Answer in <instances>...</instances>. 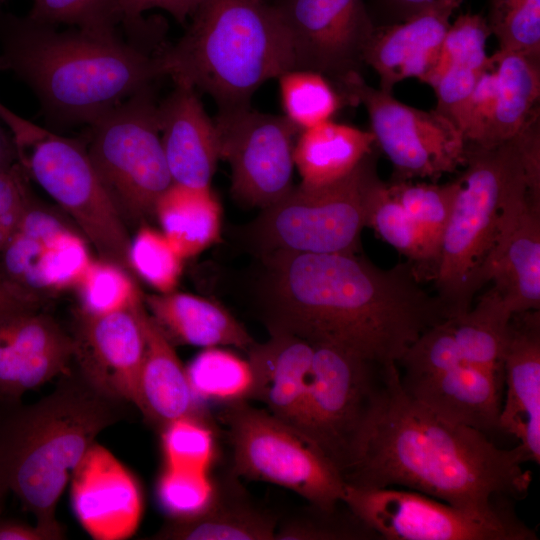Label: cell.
<instances>
[{
    "label": "cell",
    "mask_w": 540,
    "mask_h": 540,
    "mask_svg": "<svg viewBox=\"0 0 540 540\" xmlns=\"http://www.w3.org/2000/svg\"><path fill=\"white\" fill-rule=\"evenodd\" d=\"M513 313L492 286L467 311L450 318L465 363L503 377L502 351Z\"/></svg>",
    "instance_id": "cell-32"
},
{
    "label": "cell",
    "mask_w": 540,
    "mask_h": 540,
    "mask_svg": "<svg viewBox=\"0 0 540 540\" xmlns=\"http://www.w3.org/2000/svg\"><path fill=\"white\" fill-rule=\"evenodd\" d=\"M116 401L81 376L20 409L0 429L3 486L58 539L57 502L97 435L116 421Z\"/></svg>",
    "instance_id": "cell-5"
},
{
    "label": "cell",
    "mask_w": 540,
    "mask_h": 540,
    "mask_svg": "<svg viewBox=\"0 0 540 540\" xmlns=\"http://www.w3.org/2000/svg\"><path fill=\"white\" fill-rule=\"evenodd\" d=\"M0 1H3V0H0Z\"/></svg>",
    "instance_id": "cell-54"
},
{
    "label": "cell",
    "mask_w": 540,
    "mask_h": 540,
    "mask_svg": "<svg viewBox=\"0 0 540 540\" xmlns=\"http://www.w3.org/2000/svg\"><path fill=\"white\" fill-rule=\"evenodd\" d=\"M192 86L175 83L158 103L161 142L173 183L210 188L220 159L218 136Z\"/></svg>",
    "instance_id": "cell-22"
},
{
    "label": "cell",
    "mask_w": 540,
    "mask_h": 540,
    "mask_svg": "<svg viewBox=\"0 0 540 540\" xmlns=\"http://www.w3.org/2000/svg\"><path fill=\"white\" fill-rule=\"evenodd\" d=\"M15 163L17 155L12 136L0 125V168L10 167Z\"/></svg>",
    "instance_id": "cell-50"
},
{
    "label": "cell",
    "mask_w": 540,
    "mask_h": 540,
    "mask_svg": "<svg viewBox=\"0 0 540 540\" xmlns=\"http://www.w3.org/2000/svg\"><path fill=\"white\" fill-rule=\"evenodd\" d=\"M271 4L286 33L294 69L325 75L346 98L347 88L364 79V53L375 29L366 0H273Z\"/></svg>",
    "instance_id": "cell-14"
},
{
    "label": "cell",
    "mask_w": 540,
    "mask_h": 540,
    "mask_svg": "<svg viewBox=\"0 0 540 540\" xmlns=\"http://www.w3.org/2000/svg\"><path fill=\"white\" fill-rule=\"evenodd\" d=\"M17 163L77 224L103 260L131 270L124 219L100 179L88 151L75 139L53 133L0 102Z\"/></svg>",
    "instance_id": "cell-7"
},
{
    "label": "cell",
    "mask_w": 540,
    "mask_h": 540,
    "mask_svg": "<svg viewBox=\"0 0 540 540\" xmlns=\"http://www.w3.org/2000/svg\"><path fill=\"white\" fill-rule=\"evenodd\" d=\"M92 261L85 240L32 200L0 248V284L34 306L43 293L76 287Z\"/></svg>",
    "instance_id": "cell-16"
},
{
    "label": "cell",
    "mask_w": 540,
    "mask_h": 540,
    "mask_svg": "<svg viewBox=\"0 0 540 540\" xmlns=\"http://www.w3.org/2000/svg\"><path fill=\"white\" fill-rule=\"evenodd\" d=\"M400 378L410 396L442 418L485 434L499 430L502 376L463 363L433 376Z\"/></svg>",
    "instance_id": "cell-23"
},
{
    "label": "cell",
    "mask_w": 540,
    "mask_h": 540,
    "mask_svg": "<svg viewBox=\"0 0 540 540\" xmlns=\"http://www.w3.org/2000/svg\"><path fill=\"white\" fill-rule=\"evenodd\" d=\"M366 227L405 256L420 280L433 278L438 260L435 250L381 179L375 183L369 195Z\"/></svg>",
    "instance_id": "cell-33"
},
{
    "label": "cell",
    "mask_w": 540,
    "mask_h": 540,
    "mask_svg": "<svg viewBox=\"0 0 540 540\" xmlns=\"http://www.w3.org/2000/svg\"><path fill=\"white\" fill-rule=\"evenodd\" d=\"M141 319L146 350L139 375L136 406L160 429L181 418L214 425L202 402L193 393L186 369L172 342L144 306L141 308Z\"/></svg>",
    "instance_id": "cell-25"
},
{
    "label": "cell",
    "mask_w": 540,
    "mask_h": 540,
    "mask_svg": "<svg viewBox=\"0 0 540 540\" xmlns=\"http://www.w3.org/2000/svg\"><path fill=\"white\" fill-rule=\"evenodd\" d=\"M380 179L375 152L342 179L300 183L240 229L257 256L276 251L358 253L370 192Z\"/></svg>",
    "instance_id": "cell-8"
},
{
    "label": "cell",
    "mask_w": 540,
    "mask_h": 540,
    "mask_svg": "<svg viewBox=\"0 0 540 540\" xmlns=\"http://www.w3.org/2000/svg\"><path fill=\"white\" fill-rule=\"evenodd\" d=\"M349 106L363 105L375 145L393 167L391 181L429 178L463 167L466 141L462 132L434 109L424 111L397 100L364 79L346 91Z\"/></svg>",
    "instance_id": "cell-12"
},
{
    "label": "cell",
    "mask_w": 540,
    "mask_h": 540,
    "mask_svg": "<svg viewBox=\"0 0 540 540\" xmlns=\"http://www.w3.org/2000/svg\"><path fill=\"white\" fill-rule=\"evenodd\" d=\"M262 263L259 296L269 332L342 347L372 363H398L449 314L407 261L381 268L357 253L276 251Z\"/></svg>",
    "instance_id": "cell-1"
},
{
    "label": "cell",
    "mask_w": 540,
    "mask_h": 540,
    "mask_svg": "<svg viewBox=\"0 0 540 540\" xmlns=\"http://www.w3.org/2000/svg\"><path fill=\"white\" fill-rule=\"evenodd\" d=\"M488 281L513 314L540 310V204L530 202L500 236L477 276V290Z\"/></svg>",
    "instance_id": "cell-26"
},
{
    "label": "cell",
    "mask_w": 540,
    "mask_h": 540,
    "mask_svg": "<svg viewBox=\"0 0 540 540\" xmlns=\"http://www.w3.org/2000/svg\"><path fill=\"white\" fill-rule=\"evenodd\" d=\"M215 490L208 472L166 467L157 485L159 501L173 519L201 513L212 501Z\"/></svg>",
    "instance_id": "cell-44"
},
{
    "label": "cell",
    "mask_w": 540,
    "mask_h": 540,
    "mask_svg": "<svg viewBox=\"0 0 540 540\" xmlns=\"http://www.w3.org/2000/svg\"><path fill=\"white\" fill-rule=\"evenodd\" d=\"M506 396L499 430L519 440L529 462L540 463V310L512 315L502 351Z\"/></svg>",
    "instance_id": "cell-20"
},
{
    "label": "cell",
    "mask_w": 540,
    "mask_h": 540,
    "mask_svg": "<svg viewBox=\"0 0 540 540\" xmlns=\"http://www.w3.org/2000/svg\"><path fill=\"white\" fill-rule=\"evenodd\" d=\"M213 120L220 159L231 167L236 200L264 209L291 190L293 150L300 132L284 115L248 107L218 111Z\"/></svg>",
    "instance_id": "cell-15"
},
{
    "label": "cell",
    "mask_w": 540,
    "mask_h": 540,
    "mask_svg": "<svg viewBox=\"0 0 540 540\" xmlns=\"http://www.w3.org/2000/svg\"><path fill=\"white\" fill-rule=\"evenodd\" d=\"M120 24L138 43L149 40L157 31L158 17L144 18L147 10L159 8L168 12L174 19L186 24L192 17L201 0H114Z\"/></svg>",
    "instance_id": "cell-46"
},
{
    "label": "cell",
    "mask_w": 540,
    "mask_h": 540,
    "mask_svg": "<svg viewBox=\"0 0 540 540\" xmlns=\"http://www.w3.org/2000/svg\"><path fill=\"white\" fill-rule=\"evenodd\" d=\"M0 69H5V65L1 56H0Z\"/></svg>",
    "instance_id": "cell-53"
},
{
    "label": "cell",
    "mask_w": 540,
    "mask_h": 540,
    "mask_svg": "<svg viewBox=\"0 0 540 540\" xmlns=\"http://www.w3.org/2000/svg\"><path fill=\"white\" fill-rule=\"evenodd\" d=\"M151 88L129 97L90 124L89 157L124 219L142 222L172 185Z\"/></svg>",
    "instance_id": "cell-9"
},
{
    "label": "cell",
    "mask_w": 540,
    "mask_h": 540,
    "mask_svg": "<svg viewBox=\"0 0 540 540\" xmlns=\"http://www.w3.org/2000/svg\"><path fill=\"white\" fill-rule=\"evenodd\" d=\"M27 176L18 163L0 168V248L32 202Z\"/></svg>",
    "instance_id": "cell-47"
},
{
    "label": "cell",
    "mask_w": 540,
    "mask_h": 540,
    "mask_svg": "<svg viewBox=\"0 0 540 540\" xmlns=\"http://www.w3.org/2000/svg\"><path fill=\"white\" fill-rule=\"evenodd\" d=\"M28 305L19 300H17L13 295H11L1 284H0V307L11 306V305ZM31 306V305H29Z\"/></svg>",
    "instance_id": "cell-51"
},
{
    "label": "cell",
    "mask_w": 540,
    "mask_h": 540,
    "mask_svg": "<svg viewBox=\"0 0 540 540\" xmlns=\"http://www.w3.org/2000/svg\"><path fill=\"white\" fill-rule=\"evenodd\" d=\"M374 148L370 131L329 120L298 134L294 166L302 184L323 186L348 175Z\"/></svg>",
    "instance_id": "cell-28"
},
{
    "label": "cell",
    "mask_w": 540,
    "mask_h": 540,
    "mask_svg": "<svg viewBox=\"0 0 540 540\" xmlns=\"http://www.w3.org/2000/svg\"><path fill=\"white\" fill-rule=\"evenodd\" d=\"M223 418L235 475L282 486L322 510L342 504L341 472L301 431L248 401L227 404Z\"/></svg>",
    "instance_id": "cell-10"
},
{
    "label": "cell",
    "mask_w": 540,
    "mask_h": 540,
    "mask_svg": "<svg viewBox=\"0 0 540 540\" xmlns=\"http://www.w3.org/2000/svg\"><path fill=\"white\" fill-rule=\"evenodd\" d=\"M83 313L106 315L131 308L141 297L128 271L112 262L92 261L76 286Z\"/></svg>",
    "instance_id": "cell-37"
},
{
    "label": "cell",
    "mask_w": 540,
    "mask_h": 540,
    "mask_svg": "<svg viewBox=\"0 0 540 540\" xmlns=\"http://www.w3.org/2000/svg\"><path fill=\"white\" fill-rule=\"evenodd\" d=\"M509 500L488 512H476L408 489L346 484L342 503L382 539L536 540Z\"/></svg>",
    "instance_id": "cell-11"
},
{
    "label": "cell",
    "mask_w": 540,
    "mask_h": 540,
    "mask_svg": "<svg viewBox=\"0 0 540 540\" xmlns=\"http://www.w3.org/2000/svg\"><path fill=\"white\" fill-rule=\"evenodd\" d=\"M461 2L445 0L403 22L375 27L364 62L379 76V89L392 93L399 82L409 78L426 83L450 18Z\"/></svg>",
    "instance_id": "cell-21"
},
{
    "label": "cell",
    "mask_w": 540,
    "mask_h": 540,
    "mask_svg": "<svg viewBox=\"0 0 540 540\" xmlns=\"http://www.w3.org/2000/svg\"><path fill=\"white\" fill-rule=\"evenodd\" d=\"M387 187L391 196L426 235L439 257L441 242L458 190L457 179L444 184L413 180L390 181Z\"/></svg>",
    "instance_id": "cell-36"
},
{
    "label": "cell",
    "mask_w": 540,
    "mask_h": 540,
    "mask_svg": "<svg viewBox=\"0 0 540 540\" xmlns=\"http://www.w3.org/2000/svg\"><path fill=\"white\" fill-rule=\"evenodd\" d=\"M74 350V339L34 306L0 307V396L19 398L66 374Z\"/></svg>",
    "instance_id": "cell-18"
},
{
    "label": "cell",
    "mask_w": 540,
    "mask_h": 540,
    "mask_svg": "<svg viewBox=\"0 0 540 540\" xmlns=\"http://www.w3.org/2000/svg\"><path fill=\"white\" fill-rule=\"evenodd\" d=\"M490 57L495 74V102L484 147L518 134L539 112L540 57L497 50Z\"/></svg>",
    "instance_id": "cell-30"
},
{
    "label": "cell",
    "mask_w": 540,
    "mask_h": 540,
    "mask_svg": "<svg viewBox=\"0 0 540 540\" xmlns=\"http://www.w3.org/2000/svg\"><path fill=\"white\" fill-rule=\"evenodd\" d=\"M270 335L265 343L255 342L247 350L254 376L251 400L262 402L270 414L300 431L313 346L286 332Z\"/></svg>",
    "instance_id": "cell-24"
},
{
    "label": "cell",
    "mask_w": 540,
    "mask_h": 540,
    "mask_svg": "<svg viewBox=\"0 0 540 540\" xmlns=\"http://www.w3.org/2000/svg\"><path fill=\"white\" fill-rule=\"evenodd\" d=\"M518 444L505 449L487 434L442 418L410 396L396 363L382 367L342 472L361 488L404 487L453 506L488 512L525 496L532 475Z\"/></svg>",
    "instance_id": "cell-2"
},
{
    "label": "cell",
    "mask_w": 540,
    "mask_h": 540,
    "mask_svg": "<svg viewBox=\"0 0 540 540\" xmlns=\"http://www.w3.org/2000/svg\"><path fill=\"white\" fill-rule=\"evenodd\" d=\"M312 346L300 431L342 474L382 366L336 345Z\"/></svg>",
    "instance_id": "cell-13"
},
{
    "label": "cell",
    "mask_w": 540,
    "mask_h": 540,
    "mask_svg": "<svg viewBox=\"0 0 540 540\" xmlns=\"http://www.w3.org/2000/svg\"><path fill=\"white\" fill-rule=\"evenodd\" d=\"M184 259L162 232L143 225L130 241V268L159 293L174 291Z\"/></svg>",
    "instance_id": "cell-40"
},
{
    "label": "cell",
    "mask_w": 540,
    "mask_h": 540,
    "mask_svg": "<svg viewBox=\"0 0 540 540\" xmlns=\"http://www.w3.org/2000/svg\"><path fill=\"white\" fill-rule=\"evenodd\" d=\"M27 18L39 24H68L106 35L117 34L120 24L114 0H33Z\"/></svg>",
    "instance_id": "cell-42"
},
{
    "label": "cell",
    "mask_w": 540,
    "mask_h": 540,
    "mask_svg": "<svg viewBox=\"0 0 540 540\" xmlns=\"http://www.w3.org/2000/svg\"><path fill=\"white\" fill-rule=\"evenodd\" d=\"M464 170L432 280L449 318L471 307L476 279L500 236L540 204V121L490 147L466 143Z\"/></svg>",
    "instance_id": "cell-4"
},
{
    "label": "cell",
    "mask_w": 540,
    "mask_h": 540,
    "mask_svg": "<svg viewBox=\"0 0 540 540\" xmlns=\"http://www.w3.org/2000/svg\"><path fill=\"white\" fill-rule=\"evenodd\" d=\"M491 36L487 20L480 14H460L444 36L434 68L425 84L429 85L449 68L483 71L488 63L486 44Z\"/></svg>",
    "instance_id": "cell-39"
},
{
    "label": "cell",
    "mask_w": 540,
    "mask_h": 540,
    "mask_svg": "<svg viewBox=\"0 0 540 540\" xmlns=\"http://www.w3.org/2000/svg\"><path fill=\"white\" fill-rule=\"evenodd\" d=\"M236 485L216 486L210 504L199 514L174 519L160 538L183 540L275 539L277 521L253 506Z\"/></svg>",
    "instance_id": "cell-29"
},
{
    "label": "cell",
    "mask_w": 540,
    "mask_h": 540,
    "mask_svg": "<svg viewBox=\"0 0 540 540\" xmlns=\"http://www.w3.org/2000/svg\"><path fill=\"white\" fill-rule=\"evenodd\" d=\"M146 302L150 316L171 342L246 351L255 343L243 325L212 300L172 291L148 296Z\"/></svg>",
    "instance_id": "cell-27"
},
{
    "label": "cell",
    "mask_w": 540,
    "mask_h": 540,
    "mask_svg": "<svg viewBox=\"0 0 540 540\" xmlns=\"http://www.w3.org/2000/svg\"><path fill=\"white\" fill-rule=\"evenodd\" d=\"M195 396L227 404L251 400L254 376L247 360L226 350L209 347L185 367Z\"/></svg>",
    "instance_id": "cell-34"
},
{
    "label": "cell",
    "mask_w": 540,
    "mask_h": 540,
    "mask_svg": "<svg viewBox=\"0 0 540 540\" xmlns=\"http://www.w3.org/2000/svg\"><path fill=\"white\" fill-rule=\"evenodd\" d=\"M284 116L299 132L332 119L348 102L325 75L293 69L278 78Z\"/></svg>",
    "instance_id": "cell-35"
},
{
    "label": "cell",
    "mask_w": 540,
    "mask_h": 540,
    "mask_svg": "<svg viewBox=\"0 0 540 540\" xmlns=\"http://www.w3.org/2000/svg\"><path fill=\"white\" fill-rule=\"evenodd\" d=\"M165 467L208 472L215 456L214 425L181 418L161 429Z\"/></svg>",
    "instance_id": "cell-41"
},
{
    "label": "cell",
    "mask_w": 540,
    "mask_h": 540,
    "mask_svg": "<svg viewBox=\"0 0 540 540\" xmlns=\"http://www.w3.org/2000/svg\"><path fill=\"white\" fill-rule=\"evenodd\" d=\"M70 480L75 515L91 537L121 540L134 534L143 511L141 490L109 450L94 443Z\"/></svg>",
    "instance_id": "cell-19"
},
{
    "label": "cell",
    "mask_w": 540,
    "mask_h": 540,
    "mask_svg": "<svg viewBox=\"0 0 540 540\" xmlns=\"http://www.w3.org/2000/svg\"><path fill=\"white\" fill-rule=\"evenodd\" d=\"M5 69H11L55 118L92 124L165 75L161 53L117 34L106 35L8 16L3 24Z\"/></svg>",
    "instance_id": "cell-3"
},
{
    "label": "cell",
    "mask_w": 540,
    "mask_h": 540,
    "mask_svg": "<svg viewBox=\"0 0 540 540\" xmlns=\"http://www.w3.org/2000/svg\"><path fill=\"white\" fill-rule=\"evenodd\" d=\"M184 35L166 46V76L212 97L218 111L251 107L266 81L293 70L283 26L267 0H201Z\"/></svg>",
    "instance_id": "cell-6"
},
{
    "label": "cell",
    "mask_w": 540,
    "mask_h": 540,
    "mask_svg": "<svg viewBox=\"0 0 540 540\" xmlns=\"http://www.w3.org/2000/svg\"><path fill=\"white\" fill-rule=\"evenodd\" d=\"M139 301L106 315L82 314L74 339L81 376L96 390L137 404L138 381L146 350Z\"/></svg>",
    "instance_id": "cell-17"
},
{
    "label": "cell",
    "mask_w": 540,
    "mask_h": 540,
    "mask_svg": "<svg viewBox=\"0 0 540 540\" xmlns=\"http://www.w3.org/2000/svg\"><path fill=\"white\" fill-rule=\"evenodd\" d=\"M313 513L285 522L277 528L275 539L355 540L378 536L363 524L347 507L331 511L312 506Z\"/></svg>",
    "instance_id": "cell-45"
},
{
    "label": "cell",
    "mask_w": 540,
    "mask_h": 540,
    "mask_svg": "<svg viewBox=\"0 0 540 540\" xmlns=\"http://www.w3.org/2000/svg\"><path fill=\"white\" fill-rule=\"evenodd\" d=\"M7 493V490L5 489V487L3 486L2 482H1V479H0V509L2 507V504H3V498L4 496L6 495Z\"/></svg>",
    "instance_id": "cell-52"
},
{
    "label": "cell",
    "mask_w": 540,
    "mask_h": 540,
    "mask_svg": "<svg viewBox=\"0 0 540 540\" xmlns=\"http://www.w3.org/2000/svg\"><path fill=\"white\" fill-rule=\"evenodd\" d=\"M445 0H366L372 21L377 26L396 24Z\"/></svg>",
    "instance_id": "cell-48"
},
{
    "label": "cell",
    "mask_w": 540,
    "mask_h": 540,
    "mask_svg": "<svg viewBox=\"0 0 540 540\" xmlns=\"http://www.w3.org/2000/svg\"><path fill=\"white\" fill-rule=\"evenodd\" d=\"M58 539L51 532L13 520L0 519V540H51Z\"/></svg>",
    "instance_id": "cell-49"
},
{
    "label": "cell",
    "mask_w": 540,
    "mask_h": 540,
    "mask_svg": "<svg viewBox=\"0 0 540 540\" xmlns=\"http://www.w3.org/2000/svg\"><path fill=\"white\" fill-rule=\"evenodd\" d=\"M486 20L498 50L540 57V0H489Z\"/></svg>",
    "instance_id": "cell-38"
},
{
    "label": "cell",
    "mask_w": 540,
    "mask_h": 540,
    "mask_svg": "<svg viewBox=\"0 0 540 540\" xmlns=\"http://www.w3.org/2000/svg\"><path fill=\"white\" fill-rule=\"evenodd\" d=\"M463 363L449 318L423 331L397 365L404 370L401 377L419 378L439 374Z\"/></svg>",
    "instance_id": "cell-43"
},
{
    "label": "cell",
    "mask_w": 540,
    "mask_h": 540,
    "mask_svg": "<svg viewBox=\"0 0 540 540\" xmlns=\"http://www.w3.org/2000/svg\"><path fill=\"white\" fill-rule=\"evenodd\" d=\"M155 216L183 259L199 254L219 238L221 209L210 188L172 183L160 197Z\"/></svg>",
    "instance_id": "cell-31"
}]
</instances>
